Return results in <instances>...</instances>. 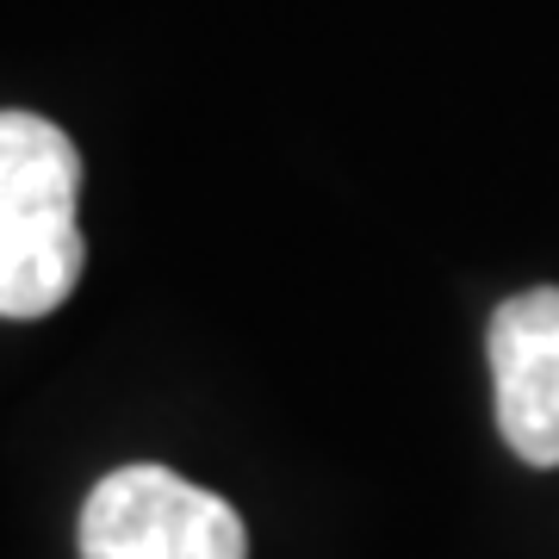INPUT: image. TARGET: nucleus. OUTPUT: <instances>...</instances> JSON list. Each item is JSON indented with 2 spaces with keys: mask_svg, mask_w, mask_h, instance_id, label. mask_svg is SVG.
I'll return each instance as SVG.
<instances>
[{
  "mask_svg": "<svg viewBox=\"0 0 559 559\" xmlns=\"http://www.w3.org/2000/svg\"><path fill=\"white\" fill-rule=\"evenodd\" d=\"M81 156L38 112H0V318H50L81 280Z\"/></svg>",
  "mask_w": 559,
  "mask_h": 559,
  "instance_id": "nucleus-1",
  "label": "nucleus"
},
{
  "mask_svg": "<svg viewBox=\"0 0 559 559\" xmlns=\"http://www.w3.org/2000/svg\"><path fill=\"white\" fill-rule=\"evenodd\" d=\"M81 559H249V528L168 466H119L81 503Z\"/></svg>",
  "mask_w": 559,
  "mask_h": 559,
  "instance_id": "nucleus-2",
  "label": "nucleus"
},
{
  "mask_svg": "<svg viewBox=\"0 0 559 559\" xmlns=\"http://www.w3.org/2000/svg\"><path fill=\"white\" fill-rule=\"evenodd\" d=\"M498 429L528 466H559V286L516 293L485 330Z\"/></svg>",
  "mask_w": 559,
  "mask_h": 559,
  "instance_id": "nucleus-3",
  "label": "nucleus"
}]
</instances>
